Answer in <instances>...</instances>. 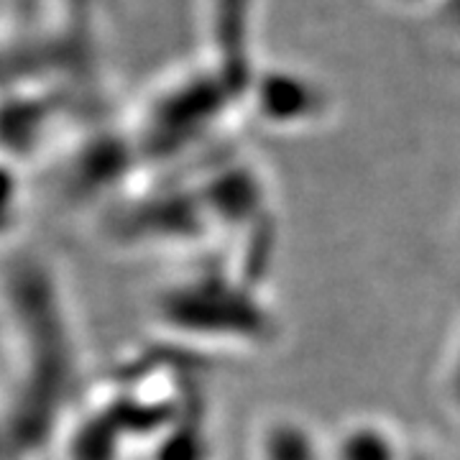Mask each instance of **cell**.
Wrapping results in <instances>:
<instances>
[{"label": "cell", "mask_w": 460, "mask_h": 460, "mask_svg": "<svg viewBox=\"0 0 460 460\" xmlns=\"http://www.w3.org/2000/svg\"><path fill=\"white\" fill-rule=\"evenodd\" d=\"M23 199L16 177L8 169H0V243L11 241L23 220Z\"/></svg>", "instance_id": "cell-1"}]
</instances>
